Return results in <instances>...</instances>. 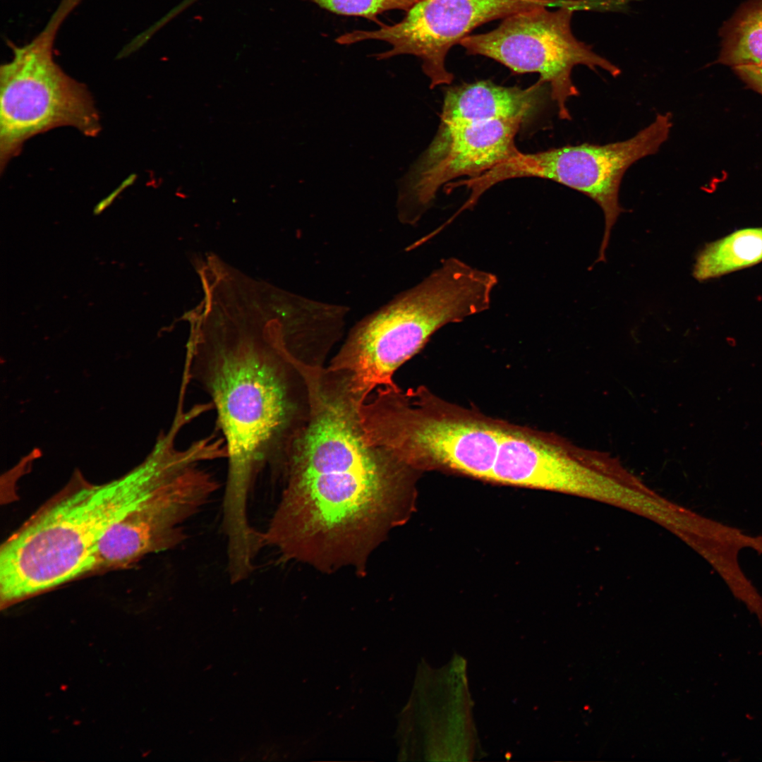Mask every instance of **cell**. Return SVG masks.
<instances>
[{
  "instance_id": "cell-9",
  "label": "cell",
  "mask_w": 762,
  "mask_h": 762,
  "mask_svg": "<svg viewBox=\"0 0 762 762\" xmlns=\"http://www.w3.org/2000/svg\"><path fill=\"white\" fill-rule=\"evenodd\" d=\"M622 471L620 463L607 453L504 422L489 480L613 498Z\"/></svg>"
},
{
  "instance_id": "cell-8",
  "label": "cell",
  "mask_w": 762,
  "mask_h": 762,
  "mask_svg": "<svg viewBox=\"0 0 762 762\" xmlns=\"http://www.w3.org/2000/svg\"><path fill=\"white\" fill-rule=\"evenodd\" d=\"M572 0H421L399 23L377 30H356L337 38L340 44L380 40L392 46L377 54L383 60L402 54L419 58L431 89L450 84L453 75L445 66L450 49L478 26L527 10Z\"/></svg>"
},
{
  "instance_id": "cell-6",
  "label": "cell",
  "mask_w": 762,
  "mask_h": 762,
  "mask_svg": "<svg viewBox=\"0 0 762 762\" xmlns=\"http://www.w3.org/2000/svg\"><path fill=\"white\" fill-rule=\"evenodd\" d=\"M672 126L670 113L658 114L650 125L624 141L603 145H568L531 154L518 150L486 171L470 178L468 183L472 193L480 197L501 181L537 177L585 194L604 214V235L596 262L605 261L611 229L624 211L619 203L622 177L634 162L658 151L667 140Z\"/></svg>"
},
{
  "instance_id": "cell-17",
  "label": "cell",
  "mask_w": 762,
  "mask_h": 762,
  "mask_svg": "<svg viewBox=\"0 0 762 762\" xmlns=\"http://www.w3.org/2000/svg\"><path fill=\"white\" fill-rule=\"evenodd\" d=\"M732 68L744 83L762 95V66H739Z\"/></svg>"
},
{
  "instance_id": "cell-13",
  "label": "cell",
  "mask_w": 762,
  "mask_h": 762,
  "mask_svg": "<svg viewBox=\"0 0 762 762\" xmlns=\"http://www.w3.org/2000/svg\"><path fill=\"white\" fill-rule=\"evenodd\" d=\"M762 262V227L746 228L707 244L698 254L693 275L705 281Z\"/></svg>"
},
{
  "instance_id": "cell-5",
  "label": "cell",
  "mask_w": 762,
  "mask_h": 762,
  "mask_svg": "<svg viewBox=\"0 0 762 762\" xmlns=\"http://www.w3.org/2000/svg\"><path fill=\"white\" fill-rule=\"evenodd\" d=\"M82 0H61L43 30L29 43L8 45L12 59L0 68V164L22 150L30 138L71 126L86 136L101 130L99 116L86 86L55 62L53 47L66 18Z\"/></svg>"
},
{
  "instance_id": "cell-1",
  "label": "cell",
  "mask_w": 762,
  "mask_h": 762,
  "mask_svg": "<svg viewBox=\"0 0 762 762\" xmlns=\"http://www.w3.org/2000/svg\"><path fill=\"white\" fill-rule=\"evenodd\" d=\"M305 386L306 411L286 452L265 545L320 567L359 565L404 519L417 471L367 441L362 403L342 378L315 371Z\"/></svg>"
},
{
  "instance_id": "cell-11",
  "label": "cell",
  "mask_w": 762,
  "mask_h": 762,
  "mask_svg": "<svg viewBox=\"0 0 762 762\" xmlns=\"http://www.w3.org/2000/svg\"><path fill=\"white\" fill-rule=\"evenodd\" d=\"M200 466L162 487L116 524L100 542L91 572L124 567L182 543L187 537L184 524L219 486Z\"/></svg>"
},
{
  "instance_id": "cell-15",
  "label": "cell",
  "mask_w": 762,
  "mask_h": 762,
  "mask_svg": "<svg viewBox=\"0 0 762 762\" xmlns=\"http://www.w3.org/2000/svg\"><path fill=\"white\" fill-rule=\"evenodd\" d=\"M702 554L721 575L735 597L744 602L762 621V597L742 572L737 555L739 549L706 542L701 545Z\"/></svg>"
},
{
  "instance_id": "cell-14",
  "label": "cell",
  "mask_w": 762,
  "mask_h": 762,
  "mask_svg": "<svg viewBox=\"0 0 762 762\" xmlns=\"http://www.w3.org/2000/svg\"><path fill=\"white\" fill-rule=\"evenodd\" d=\"M718 61L732 68L762 66V0L742 4L721 28Z\"/></svg>"
},
{
  "instance_id": "cell-3",
  "label": "cell",
  "mask_w": 762,
  "mask_h": 762,
  "mask_svg": "<svg viewBox=\"0 0 762 762\" xmlns=\"http://www.w3.org/2000/svg\"><path fill=\"white\" fill-rule=\"evenodd\" d=\"M189 466L180 452L155 448L119 480L72 486L52 498L1 547V607L91 572L107 533Z\"/></svg>"
},
{
  "instance_id": "cell-12",
  "label": "cell",
  "mask_w": 762,
  "mask_h": 762,
  "mask_svg": "<svg viewBox=\"0 0 762 762\" xmlns=\"http://www.w3.org/2000/svg\"><path fill=\"white\" fill-rule=\"evenodd\" d=\"M544 84L539 80L521 88L482 80L450 87L445 95L439 126L516 119L526 121L543 102Z\"/></svg>"
},
{
  "instance_id": "cell-16",
  "label": "cell",
  "mask_w": 762,
  "mask_h": 762,
  "mask_svg": "<svg viewBox=\"0 0 762 762\" xmlns=\"http://www.w3.org/2000/svg\"><path fill=\"white\" fill-rule=\"evenodd\" d=\"M330 12L349 16H358L382 23L379 15L392 10L408 11L421 0H306Z\"/></svg>"
},
{
  "instance_id": "cell-2",
  "label": "cell",
  "mask_w": 762,
  "mask_h": 762,
  "mask_svg": "<svg viewBox=\"0 0 762 762\" xmlns=\"http://www.w3.org/2000/svg\"><path fill=\"white\" fill-rule=\"evenodd\" d=\"M225 313L210 312L193 327L183 373L208 394L216 411L228 460L222 524L237 531L250 524L248 498L258 474L267 467L281 472L306 397L280 313Z\"/></svg>"
},
{
  "instance_id": "cell-7",
  "label": "cell",
  "mask_w": 762,
  "mask_h": 762,
  "mask_svg": "<svg viewBox=\"0 0 762 762\" xmlns=\"http://www.w3.org/2000/svg\"><path fill=\"white\" fill-rule=\"evenodd\" d=\"M573 9L567 3L555 11L538 7L503 19L495 29L468 35L459 44L470 55L490 58L516 73H536L550 85L561 119L569 120L568 99L579 95L572 80L574 66L600 68L617 77L621 70L574 35Z\"/></svg>"
},
{
  "instance_id": "cell-4",
  "label": "cell",
  "mask_w": 762,
  "mask_h": 762,
  "mask_svg": "<svg viewBox=\"0 0 762 762\" xmlns=\"http://www.w3.org/2000/svg\"><path fill=\"white\" fill-rule=\"evenodd\" d=\"M495 274L449 258L417 285L363 319L332 359L361 401L380 387H395L393 375L432 334L489 308Z\"/></svg>"
},
{
  "instance_id": "cell-10",
  "label": "cell",
  "mask_w": 762,
  "mask_h": 762,
  "mask_svg": "<svg viewBox=\"0 0 762 762\" xmlns=\"http://www.w3.org/2000/svg\"><path fill=\"white\" fill-rule=\"evenodd\" d=\"M524 122L516 119L439 126L430 144L397 182L400 221L416 222L442 186L460 176L479 175L516 152L515 137Z\"/></svg>"
}]
</instances>
